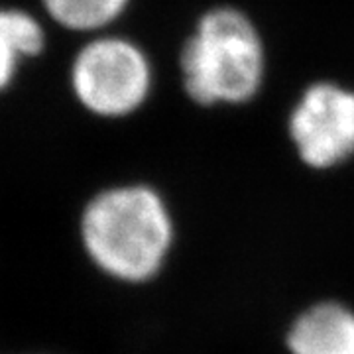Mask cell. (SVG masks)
<instances>
[{
	"label": "cell",
	"instance_id": "52a82bcc",
	"mask_svg": "<svg viewBox=\"0 0 354 354\" xmlns=\"http://www.w3.org/2000/svg\"><path fill=\"white\" fill-rule=\"evenodd\" d=\"M48 12L71 30H93L122 12L127 0H44Z\"/></svg>",
	"mask_w": 354,
	"mask_h": 354
},
{
	"label": "cell",
	"instance_id": "3957f363",
	"mask_svg": "<svg viewBox=\"0 0 354 354\" xmlns=\"http://www.w3.org/2000/svg\"><path fill=\"white\" fill-rule=\"evenodd\" d=\"M73 87L88 111L118 116L134 111L150 87V69L134 46L122 39H99L79 53Z\"/></svg>",
	"mask_w": 354,
	"mask_h": 354
},
{
	"label": "cell",
	"instance_id": "6da1fadb",
	"mask_svg": "<svg viewBox=\"0 0 354 354\" xmlns=\"http://www.w3.org/2000/svg\"><path fill=\"white\" fill-rule=\"evenodd\" d=\"M81 234L91 260L104 274L142 283L164 268L174 244V223L156 191L118 187L88 203Z\"/></svg>",
	"mask_w": 354,
	"mask_h": 354
},
{
	"label": "cell",
	"instance_id": "8992f818",
	"mask_svg": "<svg viewBox=\"0 0 354 354\" xmlns=\"http://www.w3.org/2000/svg\"><path fill=\"white\" fill-rule=\"evenodd\" d=\"M41 46V28L30 14L0 10V91L12 81L20 57L36 55Z\"/></svg>",
	"mask_w": 354,
	"mask_h": 354
},
{
	"label": "cell",
	"instance_id": "277c9868",
	"mask_svg": "<svg viewBox=\"0 0 354 354\" xmlns=\"http://www.w3.org/2000/svg\"><path fill=\"white\" fill-rule=\"evenodd\" d=\"M291 138L305 164L325 169L354 153V93L319 83L291 116Z\"/></svg>",
	"mask_w": 354,
	"mask_h": 354
},
{
	"label": "cell",
	"instance_id": "7a4b0ae2",
	"mask_svg": "<svg viewBox=\"0 0 354 354\" xmlns=\"http://www.w3.org/2000/svg\"><path fill=\"white\" fill-rule=\"evenodd\" d=\"M187 93L201 104L250 99L262 81V46L236 10L203 16L181 57Z\"/></svg>",
	"mask_w": 354,
	"mask_h": 354
},
{
	"label": "cell",
	"instance_id": "5b68a950",
	"mask_svg": "<svg viewBox=\"0 0 354 354\" xmlns=\"http://www.w3.org/2000/svg\"><path fill=\"white\" fill-rule=\"evenodd\" d=\"M291 354H354V311L337 301L305 309L288 333Z\"/></svg>",
	"mask_w": 354,
	"mask_h": 354
}]
</instances>
